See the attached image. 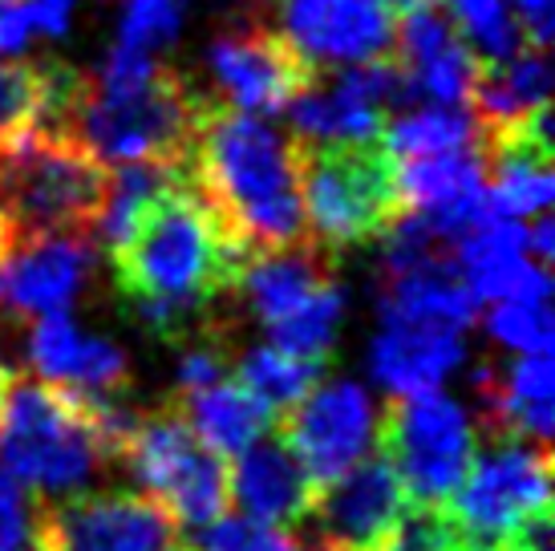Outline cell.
Here are the masks:
<instances>
[{"instance_id": "obj_1", "label": "cell", "mask_w": 555, "mask_h": 551, "mask_svg": "<svg viewBox=\"0 0 555 551\" xmlns=\"http://www.w3.org/2000/svg\"><path fill=\"white\" fill-rule=\"evenodd\" d=\"M186 183L251 252L309 235L296 138L256 114L219 102L203 110L186 151Z\"/></svg>"}, {"instance_id": "obj_2", "label": "cell", "mask_w": 555, "mask_h": 551, "mask_svg": "<svg viewBox=\"0 0 555 551\" xmlns=\"http://www.w3.org/2000/svg\"><path fill=\"white\" fill-rule=\"evenodd\" d=\"M251 247L191 191L170 187L139 219L118 252H109L114 284L126 300L211 308L235 296Z\"/></svg>"}, {"instance_id": "obj_3", "label": "cell", "mask_w": 555, "mask_h": 551, "mask_svg": "<svg viewBox=\"0 0 555 551\" xmlns=\"http://www.w3.org/2000/svg\"><path fill=\"white\" fill-rule=\"evenodd\" d=\"M216 98L199 93L179 69L114 46L93 77H86L69 138L86 142L102 163H183L203 110Z\"/></svg>"}, {"instance_id": "obj_4", "label": "cell", "mask_w": 555, "mask_h": 551, "mask_svg": "<svg viewBox=\"0 0 555 551\" xmlns=\"http://www.w3.org/2000/svg\"><path fill=\"white\" fill-rule=\"evenodd\" d=\"M0 466L33 499L53 503L93 490L118 462L86 394H69L13 369L0 398Z\"/></svg>"}, {"instance_id": "obj_5", "label": "cell", "mask_w": 555, "mask_h": 551, "mask_svg": "<svg viewBox=\"0 0 555 551\" xmlns=\"http://www.w3.org/2000/svg\"><path fill=\"white\" fill-rule=\"evenodd\" d=\"M109 191V163L69 134L37 130L0 151V219L16 244L37 235H90Z\"/></svg>"}, {"instance_id": "obj_6", "label": "cell", "mask_w": 555, "mask_h": 551, "mask_svg": "<svg viewBox=\"0 0 555 551\" xmlns=\"http://www.w3.org/2000/svg\"><path fill=\"white\" fill-rule=\"evenodd\" d=\"M300 203L305 228L333 256L382 240L401 215L398 158L377 142H300Z\"/></svg>"}, {"instance_id": "obj_7", "label": "cell", "mask_w": 555, "mask_h": 551, "mask_svg": "<svg viewBox=\"0 0 555 551\" xmlns=\"http://www.w3.org/2000/svg\"><path fill=\"white\" fill-rule=\"evenodd\" d=\"M118 466L151 495L175 523L207 527L228 515V466L191 434L183 410L163 401L142 410L118 450Z\"/></svg>"}, {"instance_id": "obj_8", "label": "cell", "mask_w": 555, "mask_h": 551, "mask_svg": "<svg viewBox=\"0 0 555 551\" xmlns=\"http://www.w3.org/2000/svg\"><path fill=\"white\" fill-rule=\"evenodd\" d=\"M442 507L466 551H503L524 523L552 511V446L494 438Z\"/></svg>"}, {"instance_id": "obj_9", "label": "cell", "mask_w": 555, "mask_h": 551, "mask_svg": "<svg viewBox=\"0 0 555 551\" xmlns=\"http://www.w3.org/2000/svg\"><path fill=\"white\" fill-rule=\"evenodd\" d=\"M377 450L393 462L410 499L442 507L475 462V422L454 398L426 389L410 398H389L377 413Z\"/></svg>"}, {"instance_id": "obj_10", "label": "cell", "mask_w": 555, "mask_h": 551, "mask_svg": "<svg viewBox=\"0 0 555 551\" xmlns=\"http://www.w3.org/2000/svg\"><path fill=\"white\" fill-rule=\"evenodd\" d=\"M33 551H175L179 523L130 487H93L33 511Z\"/></svg>"}, {"instance_id": "obj_11", "label": "cell", "mask_w": 555, "mask_h": 551, "mask_svg": "<svg viewBox=\"0 0 555 551\" xmlns=\"http://www.w3.org/2000/svg\"><path fill=\"white\" fill-rule=\"evenodd\" d=\"M207 69L223 98L219 106L256 114V118L284 110L321 74L256 13L235 16L216 33V41L207 46Z\"/></svg>"}, {"instance_id": "obj_12", "label": "cell", "mask_w": 555, "mask_h": 551, "mask_svg": "<svg viewBox=\"0 0 555 551\" xmlns=\"http://www.w3.org/2000/svg\"><path fill=\"white\" fill-rule=\"evenodd\" d=\"M263 25L288 41L309 65H361L398 49V21L382 0H251Z\"/></svg>"}, {"instance_id": "obj_13", "label": "cell", "mask_w": 555, "mask_h": 551, "mask_svg": "<svg viewBox=\"0 0 555 551\" xmlns=\"http://www.w3.org/2000/svg\"><path fill=\"white\" fill-rule=\"evenodd\" d=\"M410 507L414 499L405 483L377 450L317 495L309 520L317 523L321 551H389Z\"/></svg>"}, {"instance_id": "obj_14", "label": "cell", "mask_w": 555, "mask_h": 551, "mask_svg": "<svg viewBox=\"0 0 555 551\" xmlns=\"http://www.w3.org/2000/svg\"><path fill=\"white\" fill-rule=\"evenodd\" d=\"M272 430L305 462L317 490H324L353 462L365 459L377 434V410L357 382H328L317 385L305 401H296L284 418H276Z\"/></svg>"}, {"instance_id": "obj_15", "label": "cell", "mask_w": 555, "mask_h": 551, "mask_svg": "<svg viewBox=\"0 0 555 551\" xmlns=\"http://www.w3.org/2000/svg\"><path fill=\"white\" fill-rule=\"evenodd\" d=\"M98 244L90 235H37L13 247L0 264V308L16 317H53L69 312L90 284Z\"/></svg>"}, {"instance_id": "obj_16", "label": "cell", "mask_w": 555, "mask_h": 551, "mask_svg": "<svg viewBox=\"0 0 555 551\" xmlns=\"http://www.w3.org/2000/svg\"><path fill=\"white\" fill-rule=\"evenodd\" d=\"M228 495L244 511V520L284 531V527L309 520L321 490L309 478L305 462L293 454V446L272 430L235 454L232 471H228Z\"/></svg>"}, {"instance_id": "obj_17", "label": "cell", "mask_w": 555, "mask_h": 551, "mask_svg": "<svg viewBox=\"0 0 555 551\" xmlns=\"http://www.w3.org/2000/svg\"><path fill=\"white\" fill-rule=\"evenodd\" d=\"M29 361L41 373V382L62 385L69 394L118 398L130 385L126 353L114 341L86 333L69 312H53L33 324Z\"/></svg>"}, {"instance_id": "obj_18", "label": "cell", "mask_w": 555, "mask_h": 551, "mask_svg": "<svg viewBox=\"0 0 555 551\" xmlns=\"http://www.w3.org/2000/svg\"><path fill=\"white\" fill-rule=\"evenodd\" d=\"M475 398L491 438H531L547 446L555 422L552 353H519L507 366L482 361L475 369Z\"/></svg>"}, {"instance_id": "obj_19", "label": "cell", "mask_w": 555, "mask_h": 551, "mask_svg": "<svg viewBox=\"0 0 555 551\" xmlns=\"http://www.w3.org/2000/svg\"><path fill=\"white\" fill-rule=\"evenodd\" d=\"M463 357L466 345L459 329L382 312V329L370 345V373L382 389H389V398H410L438 389L463 366Z\"/></svg>"}, {"instance_id": "obj_20", "label": "cell", "mask_w": 555, "mask_h": 551, "mask_svg": "<svg viewBox=\"0 0 555 551\" xmlns=\"http://www.w3.org/2000/svg\"><path fill=\"white\" fill-rule=\"evenodd\" d=\"M333 280H337V256L305 235L296 244L251 252L235 284V300L272 329Z\"/></svg>"}, {"instance_id": "obj_21", "label": "cell", "mask_w": 555, "mask_h": 551, "mask_svg": "<svg viewBox=\"0 0 555 551\" xmlns=\"http://www.w3.org/2000/svg\"><path fill=\"white\" fill-rule=\"evenodd\" d=\"M183 410L191 434L199 438L216 459H235L240 450L256 443L260 434L272 430V413L263 410L260 401L247 394L235 377L207 385L199 394H186V398H170Z\"/></svg>"}, {"instance_id": "obj_22", "label": "cell", "mask_w": 555, "mask_h": 551, "mask_svg": "<svg viewBox=\"0 0 555 551\" xmlns=\"http://www.w3.org/2000/svg\"><path fill=\"white\" fill-rule=\"evenodd\" d=\"M382 312L405 317V321L447 324V329L466 333L478 317V300L470 296L454 264H430V268L386 276Z\"/></svg>"}, {"instance_id": "obj_23", "label": "cell", "mask_w": 555, "mask_h": 551, "mask_svg": "<svg viewBox=\"0 0 555 551\" xmlns=\"http://www.w3.org/2000/svg\"><path fill=\"white\" fill-rule=\"evenodd\" d=\"M454 268L463 276L475 300H503L524 272L531 268L527 260V231L515 219H491L466 231L454 244Z\"/></svg>"}, {"instance_id": "obj_24", "label": "cell", "mask_w": 555, "mask_h": 551, "mask_svg": "<svg viewBox=\"0 0 555 551\" xmlns=\"http://www.w3.org/2000/svg\"><path fill=\"white\" fill-rule=\"evenodd\" d=\"M382 146L398 163L430 158V154H450V151H475L478 123L466 106H410L386 123Z\"/></svg>"}, {"instance_id": "obj_25", "label": "cell", "mask_w": 555, "mask_h": 551, "mask_svg": "<svg viewBox=\"0 0 555 551\" xmlns=\"http://www.w3.org/2000/svg\"><path fill=\"white\" fill-rule=\"evenodd\" d=\"M552 276H547V268L531 264L524 280L503 300H494L491 317H487V333L503 349L552 353Z\"/></svg>"}, {"instance_id": "obj_26", "label": "cell", "mask_w": 555, "mask_h": 551, "mask_svg": "<svg viewBox=\"0 0 555 551\" xmlns=\"http://www.w3.org/2000/svg\"><path fill=\"white\" fill-rule=\"evenodd\" d=\"M398 187L405 212H426V207H447L487 187V170L475 151L430 154V158H410L398 163Z\"/></svg>"}, {"instance_id": "obj_27", "label": "cell", "mask_w": 555, "mask_h": 551, "mask_svg": "<svg viewBox=\"0 0 555 551\" xmlns=\"http://www.w3.org/2000/svg\"><path fill=\"white\" fill-rule=\"evenodd\" d=\"M321 369L324 366H317V361H300V357L276 349V345H260V349H247L240 357L235 382L272 413V426H276V418H284L296 401H305L317 389Z\"/></svg>"}, {"instance_id": "obj_28", "label": "cell", "mask_w": 555, "mask_h": 551, "mask_svg": "<svg viewBox=\"0 0 555 551\" xmlns=\"http://www.w3.org/2000/svg\"><path fill=\"white\" fill-rule=\"evenodd\" d=\"M53 62L57 57H46V62H33V57L4 62L0 57V151L46 130Z\"/></svg>"}, {"instance_id": "obj_29", "label": "cell", "mask_w": 555, "mask_h": 551, "mask_svg": "<svg viewBox=\"0 0 555 551\" xmlns=\"http://www.w3.org/2000/svg\"><path fill=\"white\" fill-rule=\"evenodd\" d=\"M340 324H345V289L333 280L280 324H272V341H276V349L293 353L300 361L324 366L337 349Z\"/></svg>"}, {"instance_id": "obj_30", "label": "cell", "mask_w": 555, "mask_h": 551, "mask_svg": "<svg viewBox=\"0 0 555 551\" xmlns=\"http://www.w3.org/2000/svg\"><path fill=\"white\" fill-rule=\"evenodd\" d=\"M447 21L459 25V41L475 53L478 65H503L527 49L507 0H447Z\"/></svg>"}, {"instance_id": "obj_31", "label": "cell", "mask_w": 555, "mask_h": 551, "mask_svg": "<svg viewBox=\"0 0 555 551\" xmlns=\"http://www.w3.org/2000/svg\"><path fill=\"white\" fill-rule=\"evenodd\" d=\"M183 21H186V0H126L114 46L155 57L158 49L175 46Z\"/></svg>"}, {"instance_id": "obj_32", "label": "cell", "mask_w": 555, "mask_h": 551, "mask_svg": "<svg viewBox=\"0 0 555 551\" xmlns=\"http://www.w3.org/2000/svg\"><path fill=\"white\" fill-rule=\"evenodd\" d=\"M232 353H228V337L219 333H199L179 345V366H175V398L199 394L207 385H216L228 377Z\"/></svg>"}, {"instance_id": "obj_33", "label": "cell", "mask_w": 555, "mask_h": 551, "mask_svg": "<svg viewBox=\"0 0 555 551\" xmlns=\"http://www.w3.org/2000/svg\"><path fill=\"white\" fill-rule=\"evenodd\" d=\"M199 551H300V543L284 536L280 527L244 520V515H223V520L207 523Z\"/></svg>"}, {"instance_id": "obj_34", "label": "cell", "mask_w": 555, "mask_h": 551, "mask_svg": "<svg viewBox=\"0 0 555 551\" xmlns=\"http://www.w3.org/2000/svg\"><path fill=\"white\" fill-rule=\"evenodd\" d=\"M389 551H466V543L459 536L454 520L447 515V507L414 503L405 523L398 527L393 543H389Z\"/></svg>"}, {"instance_id": "obj_35", "label": "cell", "mask_w": 555, "mask_h": 551, "mask_svg": "<svg viewBox=\"0 0 555 551\" xmlns=\"http://www.w3.org/2000/svg\"><path fill=\"white\" fill-rule=\"evenodd\" d=\"M33 511H37V499L0 466V543L4 548H25L29 543Z\"/></svg>"}, {"instance_id": "obj_36", "label": "cell", "mask_w": 555, "mask_h": 551, "mask_svg": "<svg viewBox=\"0 0 555 551\" xmlns=\"http://www.w3.org/2000/svg\"><path fill=\"white\" fill-rule=\"evenodd\" d=\"M511 13H519V29H524V41L531 49H543L552 46V33H555V13H552V0H515V9Z\"/></svg>"}, {"instance_id": "obj_37", "label": "cell", "mask_w": 555, "mask_h": 551, "mask_svg": "<svg viewBox=\"0 0 555 551\" xmlns=\"http://www.w3.org/2000/svg\"><path fill=\"white\" fill-rule=\"evenodd\" d=\"M33 37L29 0H0V57L21 53Z\"/></svg>"}, {"instance_id": "obj_38", "label": "cell", "mask_w": 555, "mask_h": 551, "mask_svg": "<svg viewBox=\"0 0 555 551\" xmlns=\"http://www.w3.org/2000/svg\"><path fill=\"white\" fill-rule=\"evenodd\" d=\"M69 16H74V0H29L33 29L49 33V37H62L69 29Z\"/></svg>"}, {"instance_id": "obj_39", "label": "cell", "mask_w": 555, "mask_h": 551, "mask_svg": "<svg viewBox=\"0 0 555 551\" xmlns=\"http://www.w3.org/2000/svg\"><path fill=\"white\" fill-rule=\"evenodd\" d=\"M527 247L535 252V264L547 268V260L555 256V219L547 212L535 215V228L527 231Z\"/></svg>"}, {"instance_id": "obj_40", "label": "cell", "mask_w": 555, "mask_h": 551, "mask_svg": "<svg viewBox=\"0 0 555 551\" xmlns=\"http://www.w3.org/2000/svg\"><path fill=\"white\" fill-rule=\"evenodd\" d=\"M389 13L393 16H410V13H417V9H430V4H438V0H382Z\"/></svg>"}, {"instance_id": "obj_41", "label": "cell", "mask_w": 555, "mask_h": 551, "mask_svg": "<svg viewBox=\"0 0 555 551\" xmlns=\"http://www.w3.org/2000/svg\"><path fill=\"white\" fill-rule=\"evenodd\" d=\"M9 373H13V369H9L4 361H0V398H4V385H9Z\"/></svg>"}, {"instance_id": "obj_42", "label": "cell", "mask_w": 555, "mask_h": 551, "mask_svg": "<svg viewBox=\"0 0 555 551\" xmlns=\"http://www.w3.org/2000/svg\"><path fill=\"white\" fill-rule=\"evenodd\" d=\"M0 551H25V548H4V543H0Z\"/></svg>"}, {"instance_id": "obj_43", "label": "cell", "mask_w": 555, "mask_h": 551, "mask_svg": "<svg viewBox=\"0 0 555 551\" xmlns=\"http://www.w3.org/2000/svg\"><path fill=\"white\" fill-rule=\"evenodd\" d=\"M175 551H195V548H183V543H179V548H175Z\"/></svg>"}]
</instances>
